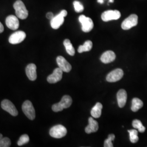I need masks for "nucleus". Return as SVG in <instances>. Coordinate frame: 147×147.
Returning a JSON list of instances; mask_svg holds the SVG:
<instances>
[{
  "label": "nucleus",
  "mask_w": 147,
  "mask_h": 147,
  "mask_svg": "<svg viewBox=\"0 0 147 147\" xmlns=\"http://www.w3.org/2000/svg\"><path fill=\"white\" fill-rule=\"evenodd\" d=\"M72 102L73 100L70 96L64 95L62 97L61 101L53 105L52 109L53 111L55 112L62 111L64 109L69 108L72 104Z\"/></svg>",
  "instance_id": "f257e3e1"
},
{
  "label": "nucleus",
  "mask_w": 147,
  "mask_h": 147,
  "mask_svg": "<svg viewBox=\"0 0 147 147\" xmlns=\"http://www.w3.org/2000/svg\"><path fill=\"white\" fill-rule=\"evenodd\" d=\"M13 7L16 11V16L18 18L21 19H26L28 15V12L22 1L17 0L14 3Z\"/></svg>",
  "instance_id": "f03ea898"
},
{
  "label": "nucleus",
  "mask_w": 147,
  "mask_h": 147,
  "mask_svg": "<svg viewBox=\"0 0 147 147\" xmlns=\"http://www.w3.org/2000/svg\"><path fill=\"white\" fill-rule=\"evenodd\" d=\"M22 111L27 117L30 120H34L36 118L35 110L31 102L29 100L25 101L22 106Z\"/></svg>",
  "instance_id": "7ed1b4c3"
},
{
  "label": "nucleus",
  "mask_w": 147,
  "mask_h": 147,
  "mask_svg": "<svg viewBox=\"0 0 147 147\" xmlns=\"http://www.w3.org/2000/svg\"><path fill=\"white\" fill-rule=\"evenodd\" d=\"M67 16V11L63 10L57 16H55L51 20L50 24L51 27L57 30L62 25L64 21V17Z\"/></svg>",
  "instance_id": "20e7f679"
},
{
  "label": "nucleus",
  "mask_w": 147,
  "mask_h": 147,
  "mask_svg": "<svg viewBox=\"0 0 147 147\" xmlns=\"http://www.w3.org/2000/svg\"><path fill=\"white\" fill-rule=\"evenodd\" d=\"M49 133L50 135L53 138H61L67 135V130L62 125H57L51 127Z\"/></svg>",
  "instance_id": "39448f33"
},
{
  "label": "nucleus",
  "mask_w": 147,
  "mask_h": 147,
  "mask_svg": "<svg viewBox=\"0 0 147 147\" xmlns=\"http://www.w3.org/2000/svg\"><path fill=\"white\" fill-rule=\"evenodd\" d=\"M79 21L82 25V30L84 32H89L94 27V24L92 20L84 15H81L79 18Z\"/></svg>",
  "instance_id": "423d86ee"
},
{
  "label": "nucleus",
  "mask_w": 147,
  "mask_h": 147,
  "mask_svg": "<svg viewBox=\"0 0 147 147\" xmlns=\"http://www.w3.org/2000/svg\"><path fill=\"white\" fill-rule=\"evenodd\" d=\"M138 24V16L131 14L125 19L121 24V28L124 30H128L133 27L136 26Z\"/></svg>",
  "instance_id": "0eeeda50"
},
{
  "label": "nucleus",
  "mask_w": 147,
  "mask_h": 147,
  "mask_svg": "<svg viewBox=\"0 0 147 147\" xmlns=\"http://www.w3.org/2000/svg\"><path fill=\"white\" fill-rule=\"evenodd\" d=\"M1 107L3 110L7 111L11 116H16L18 115V111L16 106L10 100L5 99L1 102Z\"/></svg>",
  "instance_id": "6e6552de"
},
{
  "label": "nucleus",
  "mask_w": 147,
  "mask_h": 147,
  "mask_svg": "<svg viewBox=\"0 0 147 147\" xmlns=\"http://www.w3.org/2000/svg\"><path fill=\"white\" fill-rule=\"evenodd\" d=\"M124 75V72L121 69H116L112 71L106 76V80L109 82H116L121 80Z\"/></svg>",
  "instance_id": "1a4fd4ad"
},
{
  "label": "nucleus",
  "mask_w": 147,
  "mask_h": 147,
  "mask_svg": "<svg viewBox=\"0 0 147 147\" xmlns=\"http://www.w3.org/2000/svg\"><path fill=\"white\" fill-rule=\"evenodd\" d=\"M121 14L118 11H104L101 15L102 20L105 22L118 20L121 18Z\"/></svg>",
  "instance_id": "9d476101"
},
{
  "label": "nucleus",
  "mask_w": 147,
  "mask_h": 147,
  "mask_svg": "<svg viewBox=\"0 0 147 147\" xmlns=\"http://www.w3.org/2000/svg\"><path fill=\"white\" fill-rule=\"evenodd\" d=\"M26 34L24 31L16 32L9 38V42L11 44H18L23 42L26 38Z\"/></svg>",
  "instance_id": "9b49d317"
},
{
  "label": "nucleus",
  "mask_w": 147,
  "mask_h": 147,
  "mask_svg": "<svg viewBox=\"0 0 147 147\" xmlns=\"http://www.w3.org/2000/svg\"><path fill=\"white\" fill-rule=\"evenodd\" d=\"M63 71L59 67L56 68L52 74L50 75L47 78V82L50 84H55L61 81L62 78Z\"/></svg>",
  "instance_id": "f8f14e48"
},
{
  "label": "nucleus",
  "mask_w": 147,
  "mask_h": 147,
  "mask_svg": "<svg viewBox=\"0 0 147 147\" xmlns=\"http://www.w3.org/2000/svg\"><path fill=\"white\" fill-rule=\"evenodd\" d=\"M5 24L11 30H16L19 26V21L17 16L11 15L6 18Z\"/></svg>",
  "instance_id": "ddd939ff"
},
{
  "label": "nucleus",
  "mask_w": 147,
  "mask_h": 147,
  "mask_svg": "<svg viewBox=\"0 0 147 147\" xmlns=\"http://www.w3.org/2000/svg\"><path fill=\"white\" fill-rule=\"evenodd\" d=\"M58 67L63 71L69 73L71 70V65L62 56H58L56 59Z\"/></svg>",
  "instance_id": "4468645a"
},
{
  "label": "nucleus",
  "mask_w": 147,
  "mask_h": 147,
  "mask_svg": "<svg viewBox=\"0 0 147 147\" xmlns=\"http://www.w3.org/2000/svg\"><path fill=\"white\" fill-rule=\"evenodd\" d=\"M27 76L31 81H35L37 78V67L36 64L31 63L27 65L26 68Z\"/></svg>",
  "instance_id": "2eb2a0df"
},
{
  "label": "nucleus",
  "mask_w": 147,
  "mask_h": 147,
  "mask_svg": "<svg viewBox=\"0 0 147 147\" xmlns=\"http://www.w3.org/2000/svg\"><path fill=\"white\" fill-rule=\"evenodd\" d=\"M118 104L120 108H123L126 104L127 93L124 89H120L117 94Z\"/></svg>",
  "instance_id": "dca6fc26"
},
{
  "label": "nucleus",
  "mask_w": 147,
  "mask_h": 147,
  "mask_svg": "<svg viewBox=\"0 0 147 147\" xmlns=\"http://www.w3.org/2000/svg\"><path fill=\"white\" fill-rule=\"evenodd\" d=\"M89 124L85 128V132L89 134L92 132H96L99 129V124L97 121L94 120L92 117H90L88 119Z\"/></svg>",
  "instance_id": "f3484780"
},
{
  "label": "nucleus",
  "mask_w": 147,
  "mask_h": 147,
  "mask_svg": "<svg viewBox=\"0 0 147 147\" xmlns=\"http://www.w3.org/2000/svg\"><path fill=\"white\" fill-rule=\"evenodd\" d=\"M116 57V55L114 52L112 51H107L101 55L100 60L102 63L107 64L114 61Z\"/></svg>",
  "instance_id": "a211bd4d"
},
{
  "label": "nucleus",
  "mask_w": 147,
  "mask_h": 147,
  "mask_svg": "<svg viewBox=\"0 0 147 147\" xmlns=\"http://www.w3.org/2000/svg\"><path fill=\"white\" fill-rule=\"evenodd\" d=\"M102 109V105L100 102H97L91 110L90 112L91 115L95 118H99L101 115Z\"/></svg>",
  "instance_id": "6ab92c4d"
},
{
  "label": "nucleus",
  "mask_w": 147,
  "mask_h": 147,
  "mask_svg": "<svg viewBox=\"0 0 147 147\" xmlns=\"http://www.w3.org/2000/svg\"><path fill=\"white\" fill-rule=\"evenodd\" d=\"M143 106V103L141 100L135 98L132 100L131 110L133 112H137L141 109Z\"/></svg>",
  "instance_id": "aec40b11"
},
{
  "label": "nucleus",
  "mask_w": 147,
  "mask_h": 147,
  "mask_svg": "<svg viewBox=\"0 0 147 147\" xmlns=\"http://www.w3.org/2000/svg\"><path fill=\"white\" fill-rule=\"evenodd\" d=\"M63 44L65 47V50H66L67 52L69 55L70 56H74L75 53V49L74 48L71 42H70V40L68 39H65L64 40Z\"/></svg>",
  "instance_id": "412c9836"
},
{
  "label": "nucleus",
  "mask_w": 147,
  "mask_h": 147,
  "mask_svg": "<svg viewBox=\"0 0 147 147\" xmlns=\"http://www.w3.org/2000/svg\"><path fill=\"white\" fill-rule=\"evenodd\" d=\"M93 47V43L90 40H87L84 42V44L80 45L78 48V52L82 53L84 52L89 51Z\"/></svg>",
  "instance_id": "4be33fe9"
},
{
  "label": "nucleus",
  "mask_w": 147,
  "mask_h": 147,
  "mask_svg": "<svg viewBox=\"0 0 147 147\" xmlns=\"http://www.w3.org/2000/svg\"><path fill=\"white\" fill-rule=\"evenodd\" d=\"M132 126L134 128L137 129L139 132H143L146 130V127L143 125L142 122L138 119H135L133 121Z\"/></svg>",
  "instance_id": "5701e85b"
},
{
  "label": "nucleus",
  "mask_w": 147,
  "mask_h": 147,
  "mask_svg": "<svg viewBox=\"0 0 147 147\" xmlns=\"http://www.w3.org/2000/svg\"><path fill=\"white\" fill-rule=\"evenodd\" d=\"M128 132L130 135V140L132 143L138 142L139 138L138 137V131L136 130H129Z\"/></svg>",
  "instance_id": "b1692460"
},
{
  "label": "nucleus",
  "mask_w": 147,
  "mask_h": 147,
  "mask_svg": "<svg viewBox=\"0 0 147 147\" xmlns=\"http://www.w3.org/2000/svg\"><path fill=\"white\" fill-rule=\"evenodd\" d=\"M115 138V136L114 134H110L108 136L107 139L105 140L104 142V147H113L112 141H113Z\"/></svg>",
  "instance_id": "393cba45"
},
{
  "label": "nucleus",
  "mask_w": 147,
  "mask_h": 147,
  "mask_svg": "<svg viewBox=\"0 0 147 147\" xmlns=\"http://www.w3.org/2000/svg\"><path fill=\"white\" fill-rule=\"evenodd\" d=\"M75 11L77 13H81L84 10V7L82 3L78 1H75L73 3Z\"/></svg>",
  "instance_id": "a878e982"
},
{
  "label": "nucleus",
  "mask_w": 147,
  "mask_h": 147,
  "mask_svg": "<svg viewBox=\"0 0 147 147\" xmlns=\"http://www.w3.org/2000/svg\"><path fill=\"white\" fill-rule=\"evenodd\" d=\"M30 141V138L29 136L26 135V134H24L22 135V136H20L18 142V144L19 146H22L25 144H26Z\"/></svg>",
  "instance_id": "bb28decb"
},
{
  "label": "nucleus",
  "mask_w": 147,
  "mask_h": 147,
  "mask_svg": "<svg viewBox=\"0 0 147 147\" xmlns=\"http://www.w3.org/2000/svg\"><path fill=\"white\" fill-rule=\"evenodd\" d=\"M11 145V140L8 137H3L0 140V147H9Z\"/></svg>",
  "instance_id": "cd10ccee"
},
{
  "label": "nucleus",
  "mask_w": 147,
  "mask_h": 147,
  "mask_svg": "<svg viewBox=\"0 0 147 147\" xmlns=\"http://www.w3.org/2000/svg\"><path fill=\"white\" fill-rule=\"evenodd\" d=\"M53 17H54L53 14V13H51V12H49V13H47V18L48 19L51 20Z\"/></svg>",
  "instance_id": "c85d7f7f"
},
{
  "label": "nucleus",
  "mask_w": 147,
  "mask_h": 147,
  "mask_svg": "<svg viewBox=\"0 0 147 147\" xmlns=\"http://www.w3.org/2000/svg\"><path fill=\"white\" fill-rule=\"evenodd\" d=\"M3 31H4V27L2 24V23L0 22V33H2Z\"/></svg>",
  "instance_id": "c756f323"
},
{
  "label": "nucleus",
  "mask_w": 147,
  "mask_h": 147,
  "mask_svg": "<svg viewBox=\"0 0 147 147\" xmlns=\"http://www.w3.org/2000/svg\"><path fill=\"white\" fill-rule=\"evenodd\" d=\"M98 2L99 3H101V4H102V3H104V0H98Z\"/></svg>",
  "instance_id": "7c9ffc66"
},
{
  "label": "nucleus",
  "mask_w": 147,
  "mask_h": 147,
  "mask_svg": "<svg viewBox=\"0 0 147 147\" xmlns=\"http://www.w3.org/2000/svg\"><path fill=\"white\" fill-rule=\"evenodd\" d=\"M2 138H3V136H2V135L1 134H0V140H1Z\"/></svg>",
  "instance_id": "2f4dec72"
},
{
  "label": "nucleus",
  "mask_w": 147,
  "mask_h": 147,
  "mask_svg": "<svg viewBox=\"0 0 147 147\" xmlns=\"http://www.w3.org/2000/svg\"><path fill=\"white\" fill-rule=\"evenodd\" d=\"M110 2H114V0H109Z\"/></svg>",
  "instance_id": "473e14b6"
}]
</instances>
